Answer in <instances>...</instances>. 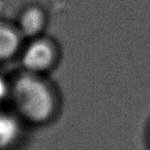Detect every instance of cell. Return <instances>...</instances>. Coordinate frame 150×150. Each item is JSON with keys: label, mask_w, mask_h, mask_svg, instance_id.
Wrapping results in <instances>:
<instances>
[{"label": "cell", "mask_w": 150, "mask_h": 150, "mask_svg": "<svg viewBox=\"0 0 150 150\" xmlns=\"http://www.w3.org/2000/svg\"><path fill=\"white\" fill-rule=\"evenodd\" d=\"M11 96L19 116L29 124L44 125L55 112V97L51 87L39 75L20 76L11 88Z\"/></svg>", "instance_id": "cell-1"}, {"label": "cell", "mask_w": 150, "mask_h": 150, "mask_svg": "<svg viewBox=\"0 0 150 150\" xmlns=\"http://www.w3.org/2000/svg\"><path fill=\"white\" fill-rule=\"evenodd\" d=\"M57 60V50L54 43L47 40L35 38L24 49L21 61L28 73L40 75L50 71Z\"/></svg>", "instance_id": "cell-2"}, {"label": "cell", "mask_w": 150, "mask_h": 150, "mask_svg": "<svg viewBox=\"0 0 150 150\" xmlns=\"http://www.w3.org/2000/svg\"><path fill=\"white\" fill-rule=\"evenodd\" d=\"M47 25V16L40 8H28L19 19L18 27L20 34L23 38L35 39L43 32Z\"/></svg>", "instance_id": "cell-3"}, {"label": "cell", "mask_w": 150, "mask_h": 150, "mask_svg": "<svg viewBox=\"0 0 150 150\" xmlns=\"http://www.w3.org/2000/svg\"><path fill=\"white\" fill-rule=\"evenodd\" d=\"M22 39L17 28L0 23V61L12 59L21 49Z\"/></svg>", "instance_id": "cell-4"}, {"label": "cell", "mask_w": 150, "mask_h": 150, "mask_svg": "<svg viewBox=\"0 0 150 150\" xmlns=\"http://www.w3.org/2000/svg\"><path fill=\"white\" fill-rule=\"evenodd\" d=\"M21 126L17 118L0 112V150H10L20 137Z\"/></svg>", "instance_id": "cell-5"}, {"label": "cell", "mask_w": 150, "mask_h": 150, "mask_svg": "<svg viewBox=\"0 0 150 150\" xmlns=\"http://www.w3.org/2000/svg\"><path fill=\"white\" fill-rule=\"evenodd\" d=\"M9 93V87L5 81L0 77V102L7 96V94Z\"/></svg>", "instance_id": "cell-6"}]
</instances>
